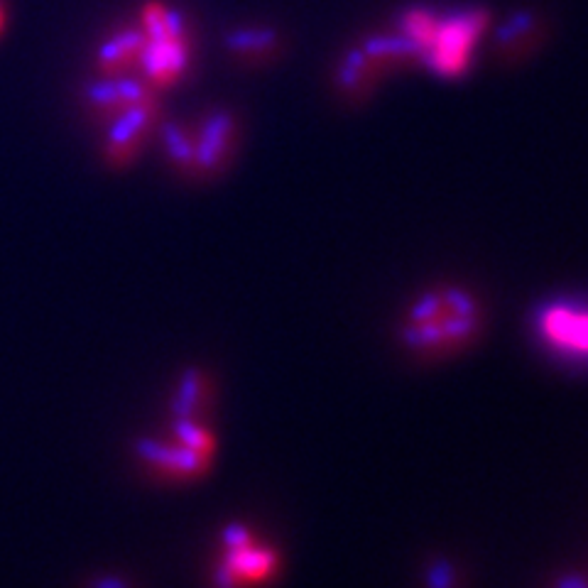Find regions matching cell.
<instances>
[{
  "label": "cell",
  "mask_w": 588,
  "mask_h": 588,
  "mask_svg": "<svg viewBox=\"0 0 588 588\" xmlns=\"http://www.w3.org/2000/svg\"><path fill=\"white\" fill-rule=\"evenodd\" d=\"M483 309L476 294L459 285L419 292L400 319V341L417 356H451L481 334Z\"/></svg>",
  "instance_id": "6da1fadb"
},
{
  "label": "cell",
  "mask_w": 588,
  "mask_h": 588,
  "mask_svg": "<svg viewBox=\"0 0 588 588\" xmlns=\"http://www.w3.org/2000/svg\"><path fill=\"white\" fill-rule=\"evenodd\" d=\"M138 23L147 35L138 76L152 91L172 89L182 81L192 62V35L187 20L162 0H147L140 8Z\"/></svg>",
  "instance_id": "7a4b0ae2"
},
{
  "label": "cell",
  "mask_w": 588,
  "mask_h": 588,
  "mask_svg": "<svg viewBox=\"0 0 588 588\" xmlns=\"http://www.w3.org/2000/svg\"><path fill=\"white\" fill-rule=\"evenodd\" d=\"M219 451V439L204 419L174 417L172 439H145L138 444V456L160 476L174 481H194L211 471Z\"/></svg>",
  "instance_id": "3957f363"
},
{
  "label": "cell",
  "mask_w": 588,
  "mask_h": 588,
  "mask_svg": "<svg viewBox=\"0 0 588 588\" xmlns=\"http://www.w3.org/2000/svg\"><path fill=\"white\" fill-rule=\"evenodd\" d=\"M280 571V552L258 530L233 522L221 532L214 588H268Z\"/></svg>",
  "instance_id": "277c9868"
},
{
  "label": "cell",
  "mask_w": 588,
  "mask_h": 588,
  "mask_svg": "<svg viewBox=\"0 0 588 588\" xmlns=\"http://www.w3.org/2000/svg\"><path fill=\"white\" fill-rule=\"evenodd\" d=\"M535 331L552 353L569 361H588V304L559 299L537 312Z\"/></svg>",
  "instance_id": "5b68a950"
},
{
  "label": "cell",
  "mask_w": 588,
  "mask_h": 588,
  "mask_svg": "<svg viewBox=\"0 0 588 588\" xmlns=\"http://www.w3.org/2000/svg\"><path fill=\"white\" fill-rule=\"evenodd\" d=\"M162 121L160 98L152 96L138 103L130 111L121 113L108 123L106 143H103V160L111 170H125L138 160L143 147L152 135L157 133V125Z\"/></svg>",
  "instance_id": "8992f818"
},
{
  "label": "cell",
  "mask_w": 588,
  "mask_h": 588,
  "mask_svg": "<svg viewBox=\"0 0 588 588\" xmlns=\"http://www.w3.org/2000/svg\"><path fill=\"white\" fill-rule=\"evenodd\" d=\"M238 118L231 111H209L194 123V179H214L233 162L238 150Z\"/></svg>",
  "instance_id": "52a82bcc"
},
{
  "label": "cell",
  "mask_w": 588,
  "mask_h": 588,
  "mask_svg": "<svg viewBox=\"0 0 588 588\" xmlns=\"http://www.w3.org/2000/svg\"><path fill=\"white\" fill-rule=\"evenodd\" d=\"M486 27L488 15L483 10H468V13L454 15L449 20H439L437 35L424 52V62L444 76L464 74L468 67V52Z\"/></svg>",
  "instance_id": "ba28073f"
},
{
  "label": "cell",
  "mask_w": 588,
  "mask_h": 588,
  "mask_svg": "<svg viewBox=\"0 0 588 588\" xmlns=\"http://www.w3.org/2000/svg\"><path fill=\"white\" fill-rule=\"evenodd\" d=\"M157 96V91H152L140 76L128 74V76H98V79L89 81L81 91L84 98V106L98 123L108 125L113 118H118L121 113L130 111L138 103L147 101V98Z\"/></svg>",
  "instance_id": "9c48e42d"
},
{
  "label": "cell",
  "mask_w": 588,
  "mask_h": 588,
  "mask_svg": "<svg viewBox=\"0 0 588 588\" xmlns=\"http://www.w3.org/2000/svg\"><path fill=\"white\" fill-rule=\"evenodd\" d=\"M147 35L143 25H123L101 42L94 54L98 76L135 74L143 59Z\"/></svg>",
  "instance_id": "30bf717a"
},
{
  "label": "cell",
  "mask_w": 588,
  "mask_h": 588,
  "mask_svg": "<svg viewBox=\"0 0 588 588\" xmlns=\"http://www.w3.org/2000/svg\"><path fill=\"white\" fill-rule=\"evenodd\" d=\"M280 32L265 25L236 27L226 35V49L241 64H265L280 54Z\"/></svg>",
  "instance_id": "8fae6325"
},
{
  "label": "cell",
  "mask_w": 588,
  "mask_h": 588,
  "mask_svg": "<svg viewBox=\"0 0 588 588\" xmlns=\"http://www.w3.org/2000/svg\"><path fill=\"white\" fill-rule=\"evenodd\" d=\"M539 37H542V20L532 10H520L510 15L495 32V54L505 62H515L522 54L532 52Z\"/></svg>",
  "instance_id": "7c38bea8"
},
{
  "label": "cell",
  "mask_w": 588,
  "mask_h": 588,
  "mask_svg": "<svg viewBox=\"0 0 588 588\" xmlns=\"http://www.w3.org/2000/svg\"><path fill=\"white\" fill-rule=\"evenodd\" d=\"M378 67L366 57L361 47L348 49L341 57L339 67H336L334 79H336V91L343 98H351V101H361V98L370 96V91L375 89V81H378Z\"/></svg>",
  "instance_id": "4fadbf2b"
},
{
  "label": "cell",
  "mask_w": 588,
  "mask_h": 588,
  "mask_svg": "<svg viewBox=\"0 0 588 588\" xmlns=\"http://www.w3.org/2000/svg\"><path fill=\"white\" fill-rule=\"evenodd\" d=\"M370 62L383 74L385 69L405 67V64L424 62V49L415 40L400 32V35H373L361 45Z\"/></svg>",
  "instance_id": "5bb4252c"
},
{
  "label": "cell",
  "mask_w": 588,
  "mask_h": 588,
  "mask_svg": "<svg viewBox=\"0 0 588 588\" xmlns=\"http://www.w3.org/2000/svg\"><path fill=\"white\" fill-rule=\"evenodd\" d=\"M155 135L174 170L184 177H194V125L162 118Z\"/></svg>",
  "instance_id": "9a60e30c"
},
{
  "label": "cell",
  "mask_w": 588,
  "mask_h": 588,
  "mask_svg": "<svg viewBox=\"0 0 588 588\" xmlns=\"http://www.w3.org/2000/svg\"><path fill=\"white\" fill-rule=\"evenodd\" d=\"M211 380L201 370H189L179 380L177 395H174V417H196L204 419L211 402Z\"/></svg>",
  "instance_id": "2e32d148"
},
{
  "label": "cell",
  "mask_w": 588,
  "mask_h": 588,
  "mask_svg": "<svg viewBox=\"0 0 588 588\" xmlns=\"http://www.w3.org/2000/svg\"><path fill=\"white\" fill-rule=\"evenodd\" d=\"M427 588H456L454 569H449V566H434V569L429 571Z\"/></svg>",
  "instance_id": "e0dca14e"
},
{
  "label": "cell",
  "mask_w": 588,
  "mask_h": 588,
  "mask_svg": "<svg viewBox=\"0 0 588 588\" xmlns=\"http://www.w3.org/2000/svg\"><path fill=\"white\" fill-rule=\"evenodd\" d=\"M552 588H588V574L584 571H566L554 579Z\"/></svg>",
  "instance_id": "ac0fdd59"
},
{
  "label": "cell",
  "mask_w": 588,
  "mask_h": 588,
  "mask_svg": "<svg viewBox=\"0 0 588 588\" xmlns=\"http://www.w3.org/2000/svg\"><path fill=\"white\" fill-rule=\"evenodd\" d=\"M5 27V13H3V5H0V32H3Z\"/></svg>",
  "instance_id": "d6986e66"
}]
</instances>
